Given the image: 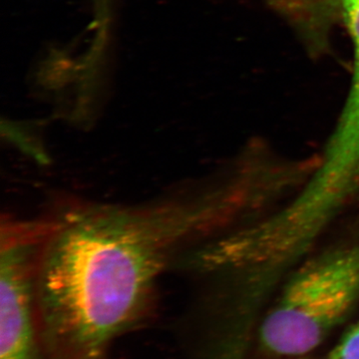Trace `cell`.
Listing matches in <instances>:
<instances>
[{"label":"cell","mask_w":359,"mask_h":359,"mask_svg":"<svg viewBox=\"0 0 359 359\" xmlns=\"http://www.w3.org/2000/svg\"><path fill=\"white\" fill-rule=\"evenodd\" d=\"M359 304V222L314 248L285 276L259 327L271 353L301 355L320 346Z\"/></svg>","instance_id":"7a4b0ae2"},{"label":"cell","mask_w":359,"mask_h":359,"mask_svg":"<svg viewBox=\"0 0 359 359\" xmlns=\"http://www.w3.org/2000/svg\"><path fill=\"white\" fill-rule=\"evenodd\" d=\"M241 160L133 204L72 201L49 215L40 252L37 323L55 359H105L146 313L158 283L201 241L247 221L261 205Z\"/></svg>","instance_id":"6da1fadb"},{"label":"cell","mask_w":359,"mask_h":359,"mask_svg":"<svg viewBox=\"0 0 359 359\" xmlns=\"http://www.w3.org/2000/svg\"><path fill=\"white\" fill-rule=\"evenodd\" d=\"M327 359H359V323L340 340Z\"/></svg>","instance_id":"5b68a950"},{"label":"cell","mask_w":359,"mask_h":359,"mask_svg":"<svg viewBox=\"0 0 359 359\" xmlns=\"http://www.w3.org/2000/svg\"><path fill=\"white\" fill-rule=\"evenodd\" d=\"M359 1V0H341V6H347V4H353V2Z\"/></svg>","instance_id":"8992f818"},{"label":"cell","mask_w":359,"mask_h":359,"mask_svg":"<svg viewBox=\"0 0 359 359\" xmlns=\"http://www.w3.org/2000/svg\"><path fill=\"white\" fill-rule=\"evenodd\" d=\"M36 271L30 262L0 266V359H37Z\"/></svg>","instance_id":"3957f363"},{"label":"cell","mask_w":359,"mask_h":359,"mask_svg":"<svg viewBox=\"0 0 359 359\" xmlns=\"http://www.w3.org/2000/svg\"><path fill=\"white\" fill-rule=\"evenodd\" d=\"M276 2L302 27L311 30L325 25L328 18L341 8V0H276Z\"/></svg>","instance_id":"277c9868"}]
</instances>
